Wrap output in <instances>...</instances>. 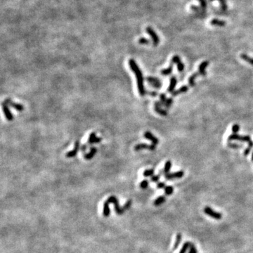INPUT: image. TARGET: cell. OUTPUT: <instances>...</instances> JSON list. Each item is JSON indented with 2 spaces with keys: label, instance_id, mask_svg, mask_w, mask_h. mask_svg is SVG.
Listing matches in <instances>:
<instances>
[{
  "label": "cell",
  "instance_id": "38",
  "mask_svg": "<svg viewBox=\"0 0 253 253\" xmlns=\"http://www.w3.org/2000/svg\"><path fill=\"white\" fill-rule=\"evenodd\" d=\"M131 205H132V200H127L126 203H125V205H124L123 208L124 210H125V211H126V210H129V208H130Z\"/></svg>",
  "mask_w": 253,
  "mask_h": 253
},
{
  "label": "cell",
  "instance_id": "37",
  "mask_svg": "<svg viewBox=\"0 0 253 253\" xmlns=\"http://www.w3.org/2000/svg\"><path fill=\"white\" fill-rule=\"evenodd\" d=\"M138 43L141 44H148L150 43V41L148 39L144 38V37H141L138 39Z\"/></svg>",
  "mask_w": 253,
  "mask_h": 253
},
{
  "label": "cell",
  "instance_id": "41",
  "mask_svg": "<svg viewBox=\"0 0 253 253\" xmlns=\"http://www.w3.org/2000/svg\"><path fill=\"white\" fill-rule=\"evenodd\" d=\"M160 179V175H153L151 178V181L152 182H157Z\"/></svg>",
  "mask_w": 253,
  "mask_h": 253
},
{
  "label": "cell",
  "instance_id": "6",
  "mask_svg": "<svg viewBox=\"0 0 253 253\" xmlns=\"http://www.w3.org/2000/svg\"><path fill=\"white\" fill-rule=\"evenodd\" d=\"M146 80L151 87H154L155 89H160L162 87V83L158 78H154V77H148V78H146Z\"/></svg>",
  "mask_w": 253,
  "mask_h": 253
},
{
  "label": "cell",
  "instance_id": "27",
  "mask_svg": "<svg viewBox=\"0 0 253 253\" xmlns=\"http://www.w3.org/2000/svg\"><path fill=\"white\" fill-rule=\"evenodd\" d=\"M96 138V132H91V134H89V138H88V144H89V145H92V144H94V142Z\"/></svg>",
  "mask_w": 253,
  "mask_h": 253
},
{
  "label": "cell",
  "instance_id": "5",
  "mask_svg": "<svg viewBox=\"0 0 253 253\" xmlns=\"http://www.w3.org/2000/svg\"><path fill=\"white\" fill-rule=\"evenodd\" d=\"M146 31L147 32V33L149 34L152 38V41H153V45H154V46H157V45L159 44V42H160V38H159L158 35H157L156 33H155V32L153 30L151 27L146 28Z\"/></svg>",
  "mask_w": 253,
  "mask_h": 253
},
{
  "label": "cell",
  "instance_id": "26",
  "mask_svg": "<svg viewBox=\"0 0 253 253\" xmlns=\"http://www.w3.org/2000/svg\"><path fill=\"white\" fill-rule=\"evenodd\" d=\"M241 58L242 59L244 60L245 61H246L247 63H250V65H253V58H251L250 56H247V54H242L241 55Z\"/></svg>",
  "mask_w": 253,
  "mask_h": 253
},
{
  "label": "cell",
  "instance_id": "34",
  "mask_svg": "<svg viewBox=\"0 0 253 253\" xmlns=\"http://www.w3.org/2000/svg\"><path fill=\"white\" fill-rule=\"evenodd\" d=\"M210 1H214V0H210ZM217 1H218L219 3H220L221 7H222V9L223 10H226V9H227V6H226V0H217Z\"/></svg>",
  "mask_w": 253,
  "mask_h": 253
},
{
  "label": "cell",
  "instance_id": "10",
  "mask_svg": "<svg viewBox=\"0 0 253 253\" xmlns=\"http://www.w3.org/2000/svg\"><path fill=\"white\" fill-rule=\"evenodd\" d=\"M184 175V172L183 171H178L173 173H168L165 175V178L167 180H172L174 179H180V178L183 177Z\"/></svg>",
  "mask_w": 253,
  "mask_h": 253
},
{
  "label": "cell",
  "instance_id": "12",
  "mask_svg": "<svg viewBox=\"0 0 253 253\" xmlns=\"http://www.w3.org/2000/svg\"><path fill=\"white\" fill-rule=\"evenodd\" d=\"M144 138H146V139H149L150 141H151L152 144H154V145H157V144H159V139L157 137H155V136L152 134L151 132H149V131H147V132H146L144 134Z\"/></svg>",
  "mask_w": 253,
  "mask_h": 253
},
{
  "label": "cell",
  "instance_id": "16",
  "mask_svg": "<svg viewBox=\"0 0 253 253\" xmlns=\"http://www.w3.org/2000/svg\"><path fill=\"white\" fill-rule=\"evenodd\" d=\"M208 65H209V62L207 61H205L200 63L199 65V67H198V72H199L200 75H201L202 76L206 75L205 69L206 67H207Z\"/></svg>",
  "mask_w": 253,
  "mask_h": 253
},
{
  "label": "cell",
  "instance_id": "49",
  "mask_svg": "<svg viewBox=\"0 0 253 253\" xmlns=\"http://www.w3.org/2000/svg\"><path fill=\"white\" fill-rule=\"evenodd\" d=\"M252 161H253V151H252Z\"/></svg>",
  "mask_w": 253,
  "mask_h": 253
},
{
  "label": "cell",
  "instance_id": "32",
  "mask_svg": "<svg viewBox=\"0 0 253 253\" xmlns=\"http://www.w3.org/2000/svg\"><path fill=\"white\" fill-rule=\"evenodd\" d=\"M181 61V59H180V57L178 55H175L173 57H172V64H173V63H175V64H177L178 63H179V62Z\"/></svg>",
  "mask_w": 253,
  "mask_h": 253
},
{
  "label": "cell",
  "instance_id": "19",
  "mask_svg": "<svg viewBox=\"0 0 253 253\" xmlns=\"http://www.w3.org/2000/svg\"><path fill=\"white\" fill-rule=\"evenodd\" d=\"M171 167H172V162L170 160L167 161V162H165V164L164 168H163V170H162L163 174L165 175V174L170 173V170H171Z\"/></svg>",
  "mask_w": 253,
  "mask_h": 253
},
{
  "label": "cell",
  "instance_id": "4",
  "mask_svg": "<svg viewBox=\"0 0 253 253\" xmlns=\"http://www.w3.org/2000/svg\"><path fill=\"white\" fill-rule=\"evenodd\" d=\"M204 212L207 215H208V216L216 219V220H219V219H222V214L220 212L215 211L214 210L212 209L210 207H208V206H206V207L204 208Z\"/></svg>",
  "mask_w": 253,
  "mask_h": 253
},
{
  "label": "cell",
  "instance_id": "2",
  "mask_svg": "<svg viewBox=\"0 0 253 253\" xmlns=\"http://www.w3.org/2000/svg\"><path fill=\"white\" fill-rule=\"evenodd\" d=\"M106 201L109 204H113L114 207H115L116 213H117L118 215H123L124 212H125V210H124L123 207H120V206L119 201H118L117 198H116V196H110L109 198L106 200Z\"/></svg>",
  "mask_w": 253,
  "mask_h": 253
},
{
  "label": "cell",
  "instance_id": "46",
  "mask_svg": "<svg viewBox=\"0 0 253 253\" xmlns=\"http://www.w3.org/2000/svg\"><path fill=\"white\" fill-rule=\"evenodd\" d=\"M101 141H102V138L97 137V136H96V138H95L94 142V144H99V143H100Z\"/></svg>",
  "mask_w": 253,
  "mask_h": 253
},
{
  "label": "cell",
  "instance_id": "31",
  "mask_svg": "<svg viewBox=\"0 0 253 253\" xmlns=\"http://www.w3.org/2000/svg\"><path fill=\"white\" fill-rule=\"evenodd\" d=\"M227 146L229 148H231V149H241V148L242 147V146L240 145V144H233V143H231H231H230V142H228V143L227 144Z\"/></svg>",
  "mask_w": 253,
  "mask_h": 253
},
{
  "label": "cell",
  "instance_id": "23",
  "mask_svg": "<svg viewBox=\"0 0 253 253\" xmlns=\"http://www.w3.org/2000/svg\"><path fill=\"white\" fill-rule=\"evenodd\" d=\"M165 200H166L165 196H159L158 198H156V199L155 200V201H154V205H155V206H159V205H162V203H164V202H165Z\"/></svg>",
  "mask_w": 253,
  "mask_h": 253
},
{
  "label": "cell",
  "instance_id": "18",
  "mask_svg": "<svg viewBox=\"0 0 253 253\" xmlns=\"http://www.w3.org/2000/svg\"><path fill=\"white\" fill-rule=\"evenodd\" d=\"M110 210L109 207V203H108V202L105 201L104 202V210H103V215H104V217H108L110 216Z\"/></svg>",
  "mask_w": 253,
  "mask_h": 253
},
{
  "label": "cell",
  "instance_id": "8",
  "mask_svg": "<svg viewBox=\"0 0 253 253\" xmlns=\"http://www.w3.org/2000/svg\"><path fill=\"white\" fill-rule=\"evenodd\" d=\"M80 147H81V145H80V142L79 141V140H77L75 141V143L74 149L71 150V151L67 152L66 154H65V157H68V158H70V157H73L76 156L77 154H78V152L79 151V150L80 149Z\"/></svg>",
  "mask_w": 253,
  "mask_h": 253
},
{
  "label": "cell",
  "instance_id": "24",
  "mask_svg": "<svg viewBox=\"0 0 253 253\" xmlns=\"http://www.w3.org/2000/svg\"><path fill=\"white\" fill-rule=\"evenodd\" d=\"M211 25H217V26H224L226 25V22L224 20H221L219 19H213L210 22Z\"/></svg>",
  "mask_w": 253,
  "mask_h": 253
},
{
  "label": "cell",
  "instance_id": "40",
  "mask_svg": "<svg viewBox=\"0 0 253 253\" xmlns=\"http://www.w3.org/2000/svg\"><path fill=\"white\" fill-rule=\"evenodd\" d=\"M188 253H198V251H197V249L195 245L193 244V243H191L190 248H189V252Z\"/></svg>",
  "mask_w": 253,
  "mask_h": 253
},
{
  "label": "cell",
  "instance_id": "44",
  "mask_svg": "<svg viewBox=\"0 0 253 253\" xmlns=\"http://www.w3.org/2000/svg\"><path fill=\"white\" fill-rule=\"evenodd\" d=\"M251 149H252V148H250V146H248V147H247V149H245V150L244 151V153H243V154H244V155H245V156H247V155H248L249 154H250V151H251Z\"/></svg>",
  "mask_w": 253,
  "mask_h": 253
},
{
  "label": "cell",
  "instance_id": "48",
  "mask_svg": "<svg viewBox=\"0 0 253 253\" xmlns=\"http://www.w3.org/2000/svg\"><path fill=\"white\" fill-rule=\"evenodd\" d=\"M191 8L193 10H195V11H198V10H199V9H198V7H196V6H194V5H192V6H191Z\"/></svg>",
  "mask_w": 253,
  "mask_h": 253
},
{
  "label": "cell",
  "instance_id": "1",
  "mask_svg": "<svg viewBox=\"0 0 253 253\" xmlns=\"http://www.w3.org/2000/svg\"><path fill=\"white\" fill-rule=\"evenodd\" d=\"M128 62L129 67H130V69L132 70V72H134V74L136 78V82H137L138 93H139L141 96H144L146 94V91L145 87H144V77L141 70L137 63H136V61H135L134 59H129Z\"/></svg>",
  "mask_w": 253,
  "mask_h": 253
},
{
  "label": "cell",
  "instance_id": "7",
  "mask_svg": "<svg viewBox=\"0 0 253 253\" xmlns=\"http://www.w3.org/2000/svg\"><path fill=\"white\" fill-rule=\"evenodd\" d=\"M144 149L150 150V151H155V150L156 149V146H155V145H154V144L149 145V144H144V143L136 144V145L134 146V151H141V150H144Z\"/></svg>",
  "mask_w": 253,
  "mask_h": 253
},
{
  "label": "cell",
  "instance_id": "13",
  "mask_svg": "<svg viewBox=\"0 0 253 253\" xmlns=\"http://www.w3.org/2000/svg\"><path fill=\"white\" fill-rule=\"evenodd\" d=\"M177 78H176L175 76H172L171 78H170V84H169V87L167 88V91L170 93H172L173 91L175 90V87L176 85H177Z\"/></svg>",
  "mask_w": 253,
  "mask_h": 253
},
{
  "label": "cell",
  "instance_id": "22",
  "mask_svg": "<svg viewBox=\"0 0 253 253\" xmlns=\"http://www.w3.org/2000/svg\"><path fill=\"white\" fill-rule=\"evenodd\" d=\"M181 239H182V236H181V234H177V237H176V240L175 242H174V247H173V250H177V249L179 247L180 243H181Z\"/></svg>",
  "mask_w": 253,
  "mask_h": 253
},
{
  "label": "cell",
  "instance_id": "45",
  "mask_svg": "<svg viewBox=\"0 0 253 253\" xmlns=\"http://www.w3.org/2000/svg\"><path fill=\"white\" fill-rule=\"evenodd\" d=\"M87 144H83V145H82L81 147H80V151H81L82 153H84V152L87 151Z\"/></svg>",
  "mask_w": 253,
  "mask_h": 253
},
{
  "label": "cell",
  "instance_id": "9",
  "mask_svg": "<svg viewBox=\"0 0 253 253\" xmlns=\"http://www.w3.org/2000/svg\"><path fill=\"white\" fill-rule=\"evenodd\" d=\"M4 104H6L7 106L11 107V108H14L15 110H16L17 111L21 112L24 110V106L20 104H17V103H14V101H12L10 99H6L4 101Z\"/></svg>",
  "mask_w": 253,
  "mask_h": 253
},
{
  "label": "cell",
  "instance_id": "36",
  "mask_svg": "<svg viewBox=\"0 0 253 253\" xmlns=\"http://www.w3.org/2000/svg\"><path fill=\"white\" fill-rule=\"evenodd\" d=\"M172 103H173V99H172V98H169L167 100L165 104V106L166 108H170V106H172Z\"/></svg>",
  "mask_w": 253,
  "mask_h": 253
},
{
  "label": "cell",
  "instance_id": "15",
  "mask_svg": "<svg viewBox=\"0 0 253 253\" xmlns=\"http://www.w3.org/2000/svg\"><path fill=\"white\" fill-rule=\"evenodd\" d=\"M97 153V149L96 147H92L90 148V151L88 153H86V154H84V158L85 159V160H91V159H92L94 156Z\"/></svg>",
  "mask_w": 253,
  "mask_h": 253
},
{
  "label": "cell",
  "instance_id": "25",
  "mask_svg": "<svg viewBox=\"0 0 253 253\" xmlns=\"http://www.w3.org/2000/svg\"><path fill=\"white\" fill-rule=\"evenodd\" d=\"M191 243L189 241H186V243H184V244L183 245L182 247H181V249L180 250L179 253H186L187 251L189 248H190Z\"/></svg>",
  "mask_w": 253,
  "mask_h": 253
},
{
  "label": "cell",
  "instance_id": "29",
  "mask_svg": "<svg viewBox=\"0 0 253 253\" xmlns=\"http://www.w3.org/2000/svg\"><path fill=\"white\" fill-rule=\"evenodd\" d=\"M173 192L174 188L171 186H167L165 188V195H167V196H170V195L173 194Z\"/></svg>",
  "mask_w": 253,
  "mask_h": 253
},
{
  "label": "cell",
  "instance_id": "43",
  "mask_svg": "<svg viewBox=\"0 0 253 253\" xmlns=\"http://www.w3.org/2000/svg\"><path fill=\"white\" fill-rule=\"evenodd\" d=\"M165 183L164 182H160V183H158L157 184V188H159V189H161V188H165Z\"/></svg>",
  "mask_w": 253,
  "mask_h": 253
},
{
  "label": "cell",
  "instance_id": "3",
  "mask_svg": "<svg viewBox=\"0 0 253 253\" xmlns=\"http://www.w3.org/2000/svg\"><path fill=\"white\" fill-rule=\"evenodd\" d=\"M228 141H243V142H246L247 144H250L252 141L251 140V138L250 136H242V135H239L238 134H231L228 138Z\"/></svg>",
  "mask_w": 253,
  "mask_h": 253
},
{
  "label": "cell",
  "instance_id": "11",
  "mask_svg": "<svg viewBox=\"0 0 253 253\" xmlns=\"http://www.w3.org/2000/svg\"><path fill=\"white\" fill-rule=\"evenodd\" d=\"M2 110L6 118L8 121H12L14 120V115L11 113L10 109H9V106H7V104L3 103L2 104Z\"/></svg>",
  "mask_w": 253,
  "mask_h": 253
},
{
  "label": "cell",
  "instance_id": "42",
  "mask_svg": "<svg viewBox=\"0 0 253 253\" xmlns=\"http://www.w3.org/2000/svg\"><path fill=\"white\" fill-rule=\"evenodd\" d=\"M199 2L200 3V6L202 7V9H205L207 7V2H206V0H198Z\"/></svg>",
  "mask_w": 253,
  "mask_h": 253
},
{
  "label": "cell",
  "instance_id": "21",
  "mask_svg": "<svg viewBox=\"0 0 253 253\" xmlns=\"http://www.w3.org/2000/svg\"><path fill=\"white\" fill-rule=\"evenodd\" d=\"M199 75V72H194V74L191 75V76L188 79V83L191 87H194L195 86V80L197 77Z\"/></svg>",
  "mask_w": 253,
  "mask_h": 253
},
{
  "label": "cell",
  "instance_id": "14",
  "mask_svg": "<svg viewBox=\"0 0 253 253\" xmlns=\"http://www.w3.org/2000/svg\"><path fill=\"white\" fill-rule=\"evenodd\" d=\"M161 106H162V104H161V103L159 102V101H156V102L155 103V112H156L157 113L160 114V115L166 116L167 115V112L165 110L161 108Z\"/></svg>",
  "mask_w": 253,
  "mask_h": 253
},
{
  "label": "cell",
  "instance_id": "33",
  "mask_svg": "<svg viewBox=\"0 0 253 253\" xmlns=\"http://www.w3.org/2000/svg\"><path fill=\"white\" fill-rule=\"evenodd\" d=\"M231 129H232V132H233V134H237L240 130V126L238 125V124H235V125H233V126H232Z\"/></svg>",
  "mask_w": 253,
  "mask_h": 253
},
{
  "label": "cell",
  "instance_id": "20",
  "mask_svg": "<svg viewBox=\"0 0 253 253\" xmlns=\"http://www.w3.org/2000/svg\"><path fill=\"white\" fill-rule=\"evenodd\" d=\"M172 70H173V65H172V64H171L168 67H167V68L163 69V70H161V75L165 76L169 75H170L172 72Z\"/></svg>",
  "mask_w": 253,
  "mask_h": 253
},
{
  "label": "cell",
  "instance_id": "28",
  "mask_svg": "<svg viewBox=\"0 0 253 253\" xmlns=\"http://www.w3.org/2000/svg\"><path fill=\"white\" fill-rule=\"evenodd\" d=\"M144 177H152V176L154 175V170L153 169H150V170H146L143 173Z\"/></svg>",
  "mask_w": 253,
  "mask_h": 253
},
{
  "label": "cell",
  "instance_id": "17",
  "mask_svg": "<svg viewBox=\"0 0 253 253\" xmlns=\"http://www.w3.org/2000/svg\"><path fill=\"white\" fill-rule=\"evenodd\" d=\"M188 90V87H187V86H182L181 87L179 88V89L177 90H174L173 92L172 93V94L173 96H177L181 94H183L187 92Z\"/></svg>",
  "mask_w": 253,
  "mask_h": 253
},
{
  "label": "cell",
  "instance_id": "47",
  "mask_svg": "<svg viewBox=\"0 0 253 253\" xmlns=\"http://www.w3.org/2000/svg\"><path fill=\"white\" fill-rule=\"evenodd\" d=\"M148 94H149L150 96H153V97H155L157 96V93L156 91H151V92H149Z\"/></svg>",
  "mask_w": 253,
  "mask_h": 253
},
{
  "label": "cell",
  "instance_id": "39",
  "mask_svg": "<svg viewBox=\"0 0 253 253\" xmlns=\"http://www.w3.org/2000/svg\"><path fill=\"white\" fill-rule=\"evenodd\" d=\"M177 69L179 72H182L184 70V64L181 61H180L179 63H177Z\"/></svg>",
  "mask_w": 253,
  "mask_h": 253
},
{
  "label": "cell",
  "instance_id": "30",
  "mask_svg": "<svg viewBox=\"0 0 253 253\" xmlns=\"http://www.w3.org/2000/svg\"><path fill=\"white\" fill-rule=\"evenodd\" d=\"M149 181H148V180H146V179L143 180V181H142L139 184L140 188H142V189L147 188L148 186H149Z\"/></svg>",
  "mask_w": 253,
  "mask_h": 253
},
{
  "label": "cell",
  "instance_id": "35",
  "mask_svg": "<svg viewBox=\"0 0 253 253\" xmlns=\"http://www.w3.org/2000/svg\"><path fill=\"white\" fill-rule=\"evenodd\" d=\"M160 99L161 104L164 105L165 106V104L167 100V98H166L165 94H161L160 95Z\"/></svg>",
  "mask_w": 253,
  "mask_h": 253
}]
</instances>
